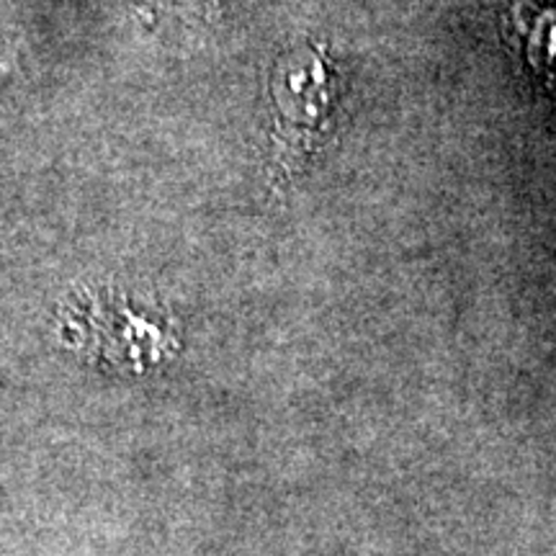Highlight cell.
Here are the masks:
<instances>
[{"instance_id": "6da1fadb", "label": "cell", "mask_w": 556, "mask_h": 556, "mask_svg": "<svg viewBox=\"0 0 556 556\" xmlns=\"http://www.w3.org/2000/svg\"><path fill=\"white\" fill-rule=\"evenodd\" d=\"M276 168L291 176L304 155L315 150L330 109V75L315 50H302L278 62L274 80Z\"/></svg>"}, {"instance_id": "7a4b0ae2", "label": "cell", "mask_w": 556, "mask_h": 556, "mask_svg": "<svg viewBox=\"0 0 556 556\" xmlns=\"http://www.w3.org/2000/svg\"><path fill=\"white\" fill-rule=\"evenodd\" d=\"M152 3H170V5H186V9H193V5H206V0H152Z\"/></svg>"}]
</instances>
